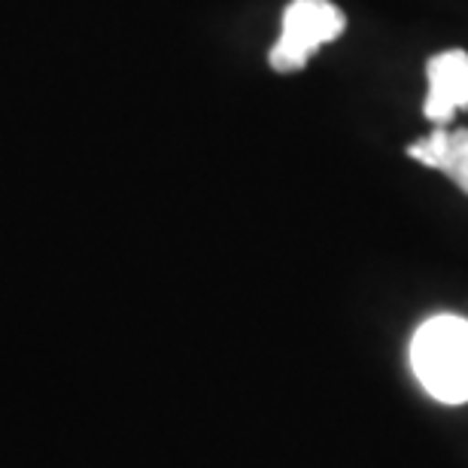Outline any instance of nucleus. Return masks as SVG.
<instances>
[{
    "label": "nucleus",
    "instance_id": "2",
    "mask_svg": "<svg viewBox=\"0 0 468 468\" xmlns=\"http://www.w3.org/2000/svg\"><path fill=\"white\" fill-rule=\"evenodd\" d=\"M347 31V16L332 0H289L280 22V37L268 52L277 73L302 70L325 43L338 40Z\"/></svg>",
    "mask_w": 468,
    "mask_h": 468
},
{
    "label": "nucleus",
    "instance_id": "1",
    "mask_svg": "<svg viewBox=\"0 0 468 468\" xmlns=\"http://www.w3.org/2000/svg\"><path fill=\"white\" fill-rule=\"evenodd\" d=\"M410 368L429 396L441 405L468 401V320L438 314L410 338Z\"/></svg>",
    "mask_w": 468,
    "mask_h": 468
},
{
    "label": "nucleus",
    "instance_id": "3",
    "mask_svg": "<svg viewBox=\"0 0 468 468\" xmlns=\"http://www.w3.org/2000/svg\"><path fill=\"white\" fill-rule=\"evenodd\" d=\"M460 110H468V52L444 49L426 61L423 116L435 125H451Z\"/></svg>",
    "mask_w": 468,
    "mask_h": 468
},
{
    "label": "nucleus",
    "instance_id": "4",
    "mask_svg": "<svg viewBox=\"0 0 468 468\" xmlns=\"http://www.w3.org/2000/svg\"><path fill=\"white\" fill-rule=\"evenodd\" d=\"M408 155L444 174L456 189L468 195V128L435 125L432 134L420 137L408 146Z\"/></svg>",
    "mask_w": 468,
    "mask_h": 468
}]
</instances>
